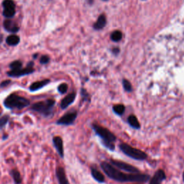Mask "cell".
I'll return each mask as SVG.
<instances>
[{
    "label": "cell",
    "instance_id": "1",
    "mask_svg": "<svg viewBox=\"0 0 184 184\" xmlns=\"http://www.w3.org/2000/svg\"><path fill=\"white\" fill-rule=\"evenodd\" d=\"M101 168L104 173L111 179L118 182H137V183H145L149 181L150 177L147 174L141 173H125L117 170L112 164L102 162Z\"/></svg>",
    "mask_w": 184,
    "mask_h": 184
},
{
    "label": "cell",
    "instance_id": "2",
    "mask_svg": "<svg viewBox=\"0 0 184 184\" xmlns=\"http://www.w3.org/2000/svg\"><path fill=\"white\" fill-rule=\"evenodd\" d=\"M92 129L94 130L95 133L102 139V143L104 147L112 151L114 150L115 149L114 142L116 140V137L112 132L106 128L95 123L92 124Z\"/></svg>",
    "mask_w": 184,
    "mask_h": 184
},
{
    "label": "cell",
    "instance_id": "3",
    "mask_svg": "<svg viewBox=\"0 0 184 184\" xmlns=\"http://www.w3.org/2000/svg\"><path fill=\"white\" fill-rule=\"evenodd\" d=\"M4 106L9 109H23L30 106V101L19 95L12 94L4 101Z\"/></svg>",
    "mask_w": 184,
    "mask_h": 184
},
{
    "label": "cell",
    "instance_id": "4",
    "mask_svg": "<svg viewBox=\"0 0 184 184\" xmlns=\"http://www.w3.org/2000/svg\"><path fill=\"white\" fill-rule=\"evenodd\" d=\"M55 104V100L47 99L33 104L30 107V109L40 114L45 117H50L53 115V108H54Z\"/></svg>",
    "mask_w": 184,
    "mask_h": 184
},
{
    "label": "cell",
    "instance_id": "5",
    "mask_svg": "<svg viewBox=\"0 0 184 184\" xmlns=\"http://www.w3.org/2000/svg\"><path fill=\"white\" fill-rule=\"evenodd\" d=\"M119 147L124 155L132 158V159L137 160V161H144L148 157L147 154L145 152L132 147L131 145L124 143V142L120 144Z\"/></svg>",
    "mask_w": 184,
    "mask_h": 184
},
{
    "label": "cell",
    "instance_id": "6",
    "mask_svg": "<svg viewBox=\"0 0 184 184\" xmlns=\"http://www.w3.org/2000/svg\"><path fill=\"white\" fill-rule=\"evenodd\" d=\"M110 164H112V165L114 167L117 168L120 170H123V171L128 172L130 173H140V171L139 169L135 168L133 165H130V164L124 163V162L120 161H116V160L111 159L110 160Z\"/></svg>",
    "mask_w": 184,
    "mask_h": 184
},
{
    "label": "cell",
    "instance_id": "7",
    "mask_svg": "<svg viewBox=\"0 0 184 184\" xmlns=\"http://www.w3.org/2000/svg\"><path fill=\"white\" fill-rule=\"evenodd\" d=\"M76 117V112H68V113L61 116L58 121L56 122V124H58V125H71V124H72L75 122Z\"/></svg>",
    "mask_w": 184,
    "mask_h": 184
},
{
    "label": "cell",
    "instance_id": "8",
    "mask_svg": "<svg viewBox=\"0 0 184 184\" xmlns=\"http://www.w3.org/2000/svg\"><path fill=\"white\" fill-rule=\"evenodd\" d=\"M34 68L33 67H29L27 66L25 68H20L18 69V70H15V71H12L10 70L9 71L7 72V75L9 77H13V78H18V77H21V76H27V75L31 74L33 73H34Z\"/></svg>",
    "mask_w": 184,
    "mask_h": 184
},
{
    "label": "cell",
    "instance_id": "9",
    "mask_svg": "<svg viewBox=\"0 0 184 184\" xmlns=\"http://www.w3.org/2000/svg\"><path fill=\"white\" fill-rule=\"evenodd\" d=\"M53 143L57 153H58L61 158H63L64 157V149H63V142L62 138L59 136L54 137L53 139Z\"/></svg>",
    "mask_w": 184,
    "mask_h": 184
},
{
    "label": "cell",
    "instance_id": "10",
    "mask_svg": "<svg viewBox=\"0 0 184 184\" xmlns=\"http://www.w3.org/2000/svg\"><path fill=\"white\" fill-rule=\"evenodd\" d=\"M166 175L165 173L163 170H158L156 171L155 175L150 180L149 184H161L164 180H165Z\"/></svg>",
    "mask_w": 184,
    "mask_h": 184
},
{
    "label": "cell",
    "instance_id": "11",
    "mask_svg": "<svg viewBox=\"0 0 184 184\" xmlns=\"http://www.w3.org/2000/svg\"><path fill=\"white\" fill-rule=\"evenodd\" d=\"M4 28L6 31L10 33H16L19 31V27L18 25L16 24L15 22L10 20V19H7L3 23Z\"/></svg>",
    "mask_w": 184,
    "mask_h": 184
},
{
    "label": "cell",
    "instance_id": "12",
    "mask_svg": "<svg viewBox=\"0 0 184 184\" xmlns=\"http://www.w3.org/2000/svg\"><path fill=\"white\" fill-rule=\"evenodd\" d=\"M55 175H56L59 184H70L68 181V179H67L66 172H65L63 168H57L56 171H55Z\"/></svg>",
    "mask_w": 184,
    "mask_h": 184
},
{
    "label": "cell",
    "instance_id": "13",
    "mask_svg": "<svg viewBox=\"0 0 184 184\" xmlns=\"http://www.w3.org/2000/svg\"><path fill=\"white\" fill-rule=\"evenodd\" d=\"M76 93H71L67 95L66 97H64L61 101V108L62 109H66V108H68L71 104H73L76 99Z\"/></svg>",
    "mask_w": 184,
    "mask_h": 184
},
{
    "label": "cell",
    "instance_id": "14",
    "mask_svg": "<svg viewBox=\"0 0 184 184\" xmlns=\"http://www.w3.org/2000/svg\"><path fill=\"white\" fill-rule=\"evenodd\" d=\"M50 81L49 79H44V80L39 81V82H36L33 83L29 87V90L30 92H36V91L41 89L43 87H45L46 85H47L50 83Z\"/></svg>",
    "mask_w": 184,
    "mask_h": 184
},
{
    "label": "cell",
    "instance_id": "15",
    "mask_svg": "<svg viewBox=\"0 0 184 184\" xmlns=\"http://www.w3.org/2000/svg\"><path fill=\"white\" fill-rule=\"evenodd\" d=\"M91 173H92V177L94 178L96 181L99 182V183H104V182L105 181V178L103 175V174L96 168H92V169H91Z\"/></svg>",
    "mask_w": 184,
    "mask_h": 184
},
{
    "label": "cell",
    "instance_id": "16",
    "mask_svg": "<svg viewBox=\"0 0 184 184\" xmlns=\"http://www.w3.org/2000/svg\"><path fill=\"white\" fill-rule=\"evenodd\" d=\"M127 122L129 124V125L133 129L135 130H139L140 128V124L139 121H138L137 116L135 115H130L127 118Z\"/></svg>",
    "mask_w": 184,
    "mask_h": 184
},
{
    "label": "cell",
    "instance_id": "17",
    "mask_svg": "<svg viewBox=\"0 0 184 184\" xmlns=\"http://www.w3.org/2000/svg\"><path fill=\"white\" fill-rule=\"evenodd\" d=\"M19 40H20L19 37L16 35H9L6 39V42H7V45H10V46H15V45L19 44Z\"/></svg>",
    "mask_w": 184,
    "mask_h": 184
},
{
    "label": "cell",
    "instance_id": "18",
    "mask_svg": "<svg viewBox=\"0 0 184 184\" xmlns=\"http://www.w3.org/2000/svg\"><path fill=\"white\" fill-rule=\"evenodd\" d=\"M106 25V17L104 15H101L99 17L98 20L96 21V24L94 25V28L96 30H100L105 26Z\"/></svg>",
    "mask_w": 184,
    "mask_h": 184
},
{
    "label": "cell",
    "instance_id": "19",
    "mask_svg": "<svg viewBox=\"0 0 184 184\" xmlns=\"http://www.w3.org/2000/svg\"><path fill=\"white\" fill-rule=\"evenodd\" d=\"M15 8H5L3 10V15L6 18H12L15 15Z\"/></svg>",
    "mask_w": 184,
    "mask_h": 184
},
{
    "label": "cell",
    "instance_id": "20",
    "mask_svg": "<svg viewBox=\"0 0 184 184\" xmlns=\"http://www.w3.org/2000/svg\"><path fill=\"white\" fill-rule=\"evenodd\" d=\"M11 175L13 178L14 181H15L16 184H21L22 183V178L19 172L17 170H12L11 171Z\"/></svg>",
    "mask_w": 184,
    "mask_h": 184
},
{
    "label": "cell",
    "instance_id": "21",
    "mask_svg": "<svg viewBox=\"0 0 184 184\" xmlns=\"http://www.w3.org/2000/svg\"><path fill=\"white\" fill-rule=\"evenodd\" d=\"M113 111L116 114L122 116L125 111V106L123 104H116L113 106Z\"/></svg>",
    "mask_w": 184,
    "mask_h": 184
},
{
    "label": "cell",
    "instance_id": "22",
    "mask_svg": "<svg viewBox=\"0 0 184 184\" xmlns=\"http://www.w3.org/2000/svg\"><path fill=\"white\" fill-rule=\"evenodd\" d=\"M22 66H23V63L19 61H13L9 64V68H10L12 71L18 70V69L22 68Z\"/></svg>",
    "mask_w": 184,
    "mask_h": 184
},
{
    "label": "cell",
    "instance_id": "23",
    "mask_svg": "<svg viewBox=\"0 0 184 184\" xmlns=\"http://www.w3.org/2000/svg\"><path fill=\"white\" fill-rule=\"evenodd\" d=\"M122 37V33L120 31H114L111 35V39L114 42H117L120 41Z\"/></svg>",
    "mask_w": 184,
    "mask_h": 184
},
{
    "label": "cell",
    "instance_id": "24",
    "mask_svg": "<svg viewBox=\"0 0 184 184\" xmlns=\"http://www.w3.org/2000/svg\"><path fill=\"white\" fill-rule=\"evenodd\" d=\"M122 85H123V88L126 92H131L132 91V84H130V82L129 81L127 80V79H123V80H122Z\"/></svg>",
    "mask_w": 184,
    "mask_h": 184
},
{
    "label": "cell",
    "instance_id": "25",
    "mask_svg": "<svg viewBox=\"0 0 184 184\" xmlns=\"http://www.w3.org/2000/svg\"><path fill=\"white\" fill-rule=\"evenodd\" d=\"M3 8H15V4L13 0H4L2 2Z\"/></svg>",
    "mask_w": 184,
    "mask_h": 184
},
{
    "label": "cell",
    "instance_id": "26",
    "mask_svg": "<svg viewBox=\"0 0 184 184\" xmlns=\"http://www.w3.org/2000/svg\"><path fill=\"white\" fill-rule=\"evenodd\" d=\"M9 116L8 115H5L0 118V129L5 127L7 125L8 122H9Z\"/></svg>",
    "mask_w": 184,
    "mask_h": 184
},
{
    "label": "cell",
    "instance_id": "27",
    "mask_svg": "<svg viewBox=\"0 0 184 184\" xmlns=\"http://www.w3.org/2000/svg\"><path fill=\"white\" fill-rule=\"evenodd\" d=\"M68 85L66 84H61L58 86V92L61 94H65L68 91Z\"/></svg>",
    "mask_w": 184,
    "mask_h": 184
},
{
    "label": "cell",
    "instance_id": "28",
    "mask_svg": "<svg viewBox=\"0 0 184 184\" xmlns=\"http://www.w3.org/2000/svg\"><path fill=\"white\" fill-rule=\"evenodd\" d=\"M49 61H50V58L47 55H43L40 59V63L41 64H47Z\"/></svg>",
    "mask_w": 184,
    "mask_h": 184
},
{
    "label": "cell",
    "instance_id": "29",
    "mask_svg": "<svg viewBox=\"0 0 184 184\" xmlns=\"http://www.w3.org/2000/svg\"><path fill=\"white\" fill-rule=\"evenodd\" d=\"M11 83V81L10 80H6V81H4V82H2L1 83V84H0V86L2 87V88H4V87H6L8 85H9V84Z\"/></svg>",
    "mask_w": 184,
    "mask_h": 184
},
{
    "label": "cell",
    "instance_id": "30",
    "mask_svg": "<svg viewBox=\"0 0 184 184\" xmlns=\"http://www.w3.org/2000/svg\"><path fill=\"white\" fill-rule=\"evenodd\" d=\"M2 39H3L2 35H0V43H2Z\"/></svg>",
    "mask_w": 184,
    "mask_h": 184
},
{
    "label": "cell",
    "instance_id": "31",
    "mask_svg": "<svg viewBox=\"0 0 184 184\" xmlns=\"http://www.w3.org/2000/svg\"><path fill=\"white\" fill-rule=\"evenodd\" d=\"M183 181H184V175H183Z\"/></svg>",
    "mask_w": 184,
    "mask_h": 184
},
{
    "label": "cell",
    "instance_id": "32",
    "mask_svg": "<svg viewBox=\"0 0 184 184\" xmlns=\"http://www.w3.org/2000/svg\"><path fill=\"white\" fill-rule=\"evenodd\" d=\"M104 1H106V0H104Z\"/></svg>",
    "mask_w": 184,
    "mask_h": 184
}]
</instances>
